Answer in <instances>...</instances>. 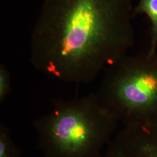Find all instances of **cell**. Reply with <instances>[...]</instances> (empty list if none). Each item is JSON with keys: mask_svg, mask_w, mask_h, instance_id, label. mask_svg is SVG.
Returning a JSON list of instances; mask_svg holds the SVG:
<instances>
[{"mask_svg": "<svg viewBox=\"0 0 157 157\" xmlns=\"http://www.w3.org/2000/svg\"><path fill=\"white\" fill-rule=\"evenodd\" d=\"M121 119L96 93L53 101L50 112L34 120L44 157H100Z\"/></svg>", "mask_w": 157, "mask_h": 157, "instance_id": "2", "label": "cell"}, {"mask_svg": "<svg viewBox=\"0 0 157 157\" xmlns=\"http://www.w3.org/2000/svg\"><path fill=\"white\" fill-rule=\"evenodd\" d=\"M104 71L102 102L124 124L157 127V52L128 54Z\"/></svg>", "mask_w": 157, "mask_h": 157, "instance_id": "3", "label": "cell"}, {"mask_svg": "<svg viewBox=\"0 0 157 157\" xmlns=\"http://www.w3.org/2000/svg\"><path fill=\"white\" fill-rule=\"evenodd\" d=\"M131 0H44L30 39L36 70L64 83L92 82L134 45Z\"/></svg>", "mask_w": 157, "mask_h": 157, "instance_id": "1", "label": "cell"}, {"mask_svg": "<svg viewBox=\"0 0 157 157\" xmlns=\"http://www.w3.org/2000/svg\"><path fill=\"white\" fill-rule=\"evenodd\" d=\"M100 157H157V127L124 124Z\"/></svg>", "mask_w": 157, "mask_h": 157, "instance_id": "4", "label": "cell"}, {"mask_svg": "<svg viewBox=\"0 0 157 157\" xmlns=\"http://www.w3.org/2000/svg\"><path fill=\"white\" fill-rule=\"evenodd\" d=\"M0 157H22V152L12 139L10 130L0 124Z\"/></svg>", "mask_w": 157, "mask_h": 157, "instance_id": "6", "label": "cell"}, {"mask_svg": "<svg viewBox=\"0 0 157 157\" xmlns=\"http://www.w3.org/2000/svg\"><path fill=\"white\" fill-rule=\"evenodd\" d=\"M145 15L148 18L150 26V52H157V0H139L133 8V16Z\"/></svg>", "mask_w": 157, "mask_h": 157, "instance_id": "5", "label": "cell"}, {"mask_svg": "<svg viewBox=\"0 0 157 157\" xmlns=\"http://www.w3.org/2000/svg\"><path fill=\"white\" fill-rule=\"evenodd\" d=\"M11 78L8 69L4 64L0 66V102L3 103L11 92Z\"/></svg>", "mask_w": 157, "mask_h": 157, "instance_id": "7", "label": "cell"}]
</instances>
